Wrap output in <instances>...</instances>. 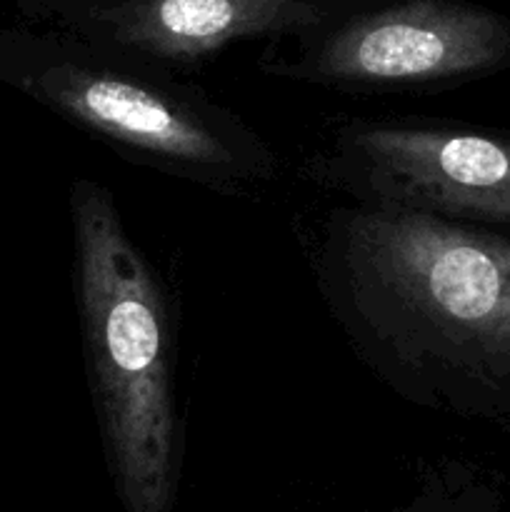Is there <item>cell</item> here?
I'll return each instance as SVG.
<instances>
[{"label": "cell", "instance_id": "1", "mask_svg": "<svg viewBox=\"0 0 510 512\" xmlns=\"http://www.w3.org/2000/svg\"><path fill=\"white\" fill-rule=\"evenodd\" d=\"M308 260L333 320L393 393L510 420V238L340 203L308 233Z\"/></svg>", "mask_w": 510, "mask_h": 512}, {"label": "cell", "instance_id": "2", "mask_svg": "<svg viewBox=\"0 0 510 512\" xmlns=\"http://www.w3.org/2000/svg\"><path fill=\"white\" fill-rule=\"evenodd\" d=\"M70 220L90 398L115 490L125 512H173L183 463L173 298L105 185L75 180Z\"/></svg>", "mask_w": 510, "mask_h": 512}, {"label": "cell", "instance_id": "3", "mask_svg": "<svg viewBox=\"0 0 510 512\" xmlns=\"http://www.w3.org/2000/svg\"><path fill=\"white\" fill-rule=\"evenodd\" d=\"M0 85L73 123L115 155L228 198L278 180L268 143L188 73L65 28L0 25Z\"/></svg>", "mask_w": 510, "mask_h": 512}, {"label": "cell", "instance_id": "4", "mask_svg": "<svg viewBox=\"0 0 510 512\" xmlns=\"http://www.w3.org/2000/svg\"><path fill=\"white\" fill-rule=\"evenodd\" d=\"M295 45L290 55L268 50L258 68L335 90L445 88L510 65V20L463 0H400L350 13Z\"/></svg>", "mask_w": 510, "mask_h": 512}, {"label": "cell", "instance_id": "5", "mask_svg": "<svg viewBox=\"0 0 510 512\" xmlns=\"http://www.w3.org/2000/svg\"><path fill=\"white\" fill-rule=\"evenodd\" d=\"M348 203L510 225V140L438 125L343 120L305 163Z\"/></svg>", "mask_w": 510, "mask_h": 512}, {"label": "cell", "instance_id": "6", "mask_svg": "<svg viewBox=\"0 0 510 512\" xmlns=\"http://www.w3.org/2000/svg\"><path fill=\"white\" fill-rule=\"evenodd\" d=\"M340 5V0H118L65 28L190 73L240 40H295L318 33L348 18Z\"/></svg>", "mask_w": 510, "mask_h": 512}, {"label": "cell", "instance_id": "7", "mask_svg": "<svg viewBox=\"0 0 510 512\" xmlns=\"http://www.w3.org/2000/svg\"><path fill=\"white\" fill-rule=\"evenodd\" d=\"M35 10H48L63 18L65 25L75 23L85 13V0H30Z\"/></svg>", "mask_w": 510, "mask_h": 512}]
</instances>
